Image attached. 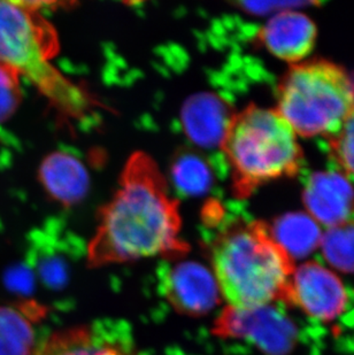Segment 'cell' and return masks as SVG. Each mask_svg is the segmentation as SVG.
<instances>
[{"label": "cell", "mask_w": 354, "mask_h": 355, "mask_svg": "<svg viewBox=\"0 0 354 355\" xmlns=\"http://www.w3.org/2000/svg\"><path fill=\"white\" fill-rule=\"evenodd\" d=\"M233 116L229 106L208 92L189 98L182 110L185 135L199 148H221Z\"/></svg>", "instance_id": "7c38bea8"}, {"label": "cell", "mask_w": 354, "mask_h": 355, "mask_svg": "<svg viewBox=\"0 0 354 355\" xmlns=\"http://www.w3.org/2000/svg\"><path fill=\"white\" fill-rule=\"evenodd\" d=\"M220 338L244 339L267 355H289L297 344V327L271 305L252 309L227 306L213 325Z\"/></svg>", "instance_id": "8992f818"}, {"label": "cell", "mask_w": 354, "mask_h": 355, "mask_svg": "<svg viewBox=\"0 0 354 355\" xmlns=\"http://www.w3.org/2000/svg\"><path fill=\"white\" fill-rule=\"evenodd\" d=\"M305 206L317 221L334 227L351 218L354 191L348 178L336 173H315L304 191Z\"/></svg>", "instance_id": "8fae6325"}, {"label": "cell", "mask_w": 354, "mask_h": 355, "mask_svg": "<svg viewBox=\"0 0 354 355\" xmlns=\"http://www.w3.org/2000/svg\"><path fill=\"white\" fill-rule=\"evenodd\" d=\"M171 173L177 190L185 196L205 195L213 184V171L210 164L194 152L183 151L177 155Z\"/></svg>", "instance_id": "2e32d148"}, {"label": "cell", "mask_w": 354, "mask_h": 355, "mask_svg": "<svg viewBox=\"0 0 354 355\" xmlns=\"http://www.w3.org/2000/svg\"><path fill=\"white\" fill-rule=\"evenodd\" d=\"M329 138V150L335 164L345 178L354 180V107L337 132Z\"/></svg>", "instance_id": "ac0fdd59"}, {"label": "cell", "mask_w": 354, "mask_h": 355, "mask_svg": "<svg viewBox=\"0 0 354 355\" xmlns=\"http://www.w3.org/2000/svg\"><path fill=\"white\" fill-rule=\"evenodd\" d=\"M320 245L329 265L339 272H354V218L330 227Z\"/></svg>", "instance_id": "e0dca14e"}, {"label": "cell", "mask_w": 354, "mask_h": 355, "mask_svg": "<svg viewBox=\"0 0 354 355\" xmlns=\"http://www.w3.org/2000/svg\"><path fill=\"white\" fill-rule=\"evenodd\" d=\"M258 38L275 57L296 62L313 50L317 27L307 15L296 10H284L261 28Z\"/></svg>", "instance_id": "30bf717a"}, {"label": "cell", "mask_w": 354, "mask_h": 355, "mask_svg": "<svg viewBox=\"0 0 354 355\" xmlns=\"http://www.w3.org/2000/svg\"><path fill=\"white\" fill-rule=\"evenodd\" d=\"M40 3L0 1V64L31 80L62 114L83 119L94 99L52 64L59 49L57 33L40 13Z\"/></svg>", "instance_id": "3957f363"}, {"label": "cell", "mask_w": 354, "mask_h": 355, "mask_svg": "<svg viewBox=\"0 0 354 355\" xmlns=\"http://www.w3.org/2000/svg\"><path fill=\"white\" fill-rule=\"evenodd\" d=\"M159 288L168 304L183 315H206L220 302L213 272L196 261H168L159 272Z\"/></svg>", "instance_id": "52a82bcc"}, {"label": "cell", "mask_w": 354, "mask_h": 355, "mask_svg": "<svg viewBox=\"0 0 354 355\" xmlns=\"http://www.w3.org/2000/svg\"><path fill=\"white\" fill-rule=\"evenodd\" d=\"M271 236L291 258H304L321 244L320 228L314 220L303 213L283 215L275 222Z\"/></svg>", "instance_id": "9a60e30c"}, {"label": "cell", "mask_w": 354, "mask_h": 355, "mask_svg": "<svg viewBox=\"0 0 354 355\" xmlns=\"http://www.w3.org/2000/svg\"><path fill=\"white\" fill-rule=\"evenodd\" d=\"M36 355H133V342L124 324L104 322L56 332Z\"/></svg>", "instance_id": "9c48e42d"}, {"label": "cell", "mask_w": 354, "mask_h": 355, "mask_svg": "<svg viewBox=\"0 0 354 355\" xmlns=\"http://www.w3.org/2000/svg\"><path fill=\"white\" fill-rule=\"evenodd\" d=\"M353 107L354 82L330 61L294 64L278 87V112L303 137H330Z\"/></svg>", "instance_id": "5b68a950"}, {"label": "cell", "mask_w": 354, "mask_h": 355, "mask_svg": "<svg viewBox=\"0 0 354 355\" xmlns=\"http://www.w3.org/2000/svg\"><path fill=\"white\" fill-rule=\"evenodd\" d=\"M43 315L35 304L0 306V355H36L43 342L34 323Z\"/></svg>", "instance_id": "5bb4252c"}, {"label": "cell", "mask_w": 354, "mask_h": 355, "mask_svg": "<svg viewBox=\"0 0 354 355\" xmlns=\"http://www.w3.org/2000/svg\"><path fill=\"white\" fill-rule=\"evenodd\" d=\"M320 3L313 1H245L238 3V6L248 13L264 14L273 13V12H284V10H292L298 7L315 6Z\"/></svg>", "instance_id": "ffe728a7"}, {"label": "cell", "mask_w": 354, "mask_h": 355, "mask_svg": "<svg viewBox=\"0 0 354 355\" xmlns=\"http://www.w3.org/2000/svg\"><path fill=\"white\" fill-rule=\"evenodd\" d=\"M20 101V75L0 64V122H5L15 113Z\"/></svg>", "instance_id": "d6986e66"}, {"label": "cell", "mask_w": 354, "mask_h": 355, "mask_svg": "<svg viewBox=\"0 0 354 355\" xmlns=\"http://www.w3.org/2000/svg\"><path fill=\"white\" fill-rule=\"evenodd\" d=\"M178 205L153 159L137 152L121 175L112 200L101 211L87 246L91 267L161 255L180 258L189 246L180 237Z\"/></svg>", "instance_id": "6da1fadb"}, {"label": "cell", "mask_w": 354, "mask_h": 355, "mask_svg": "<svg viewBox=\"0 0 354 355\" xmlns=\"http://www.w3.org/2000/svg\"><path fill=\"white\" fill-rule=\"evenodd\" d=\"M40 181L47 193L65 206L83 200L90 187L83 162L66 152H54L44 159L40 167Z\"/></svg>", "instance_id": "4fadbf2b"}, {"label": "cell", "mask_w": 354, "mask_h": 355, "mask_svg": "<svg viewBox=\"0 0 354 355\" xmlns=\"http://www.w3.org/2000/svg\"><path fill=\"white\" fill-rule=\"evenodd\" d=\"M290 305L307 315L329 322L341 315L348 305V292L335 272L317 262L294 269L291 279Z\"/></svg>", "instance_id": "ba28073f"}, {"label": "cell", "mask_w": 354, "mask_h": 355, "mask_svg": "<svg viewBox=\"0 0 354 355\" xmlns=\"http://www.w3.org/2000/svg\"><path fill=\"white\" fill-rule=\"evenodd\" d=\"M211 253L213 274L228 306L290 305L294 260L264 222H233L217 234Z\"/></svg>", "instance_id": "7a4b0ae2"}, {"label": "cell", "mask_w": 354, "mask_h": 355, "mask_svg": "<svg viewBox=\"0 0 354 355\" xmlns=\"http://www.w3.org/2000/svg\"><path fill=\"white\" fill-rule=\"evenodd\" d=\"M221 148L238 198H248L267 182L294 176L303 162L290 123L278 111L255 105L234 114Z\"/></svg>", "instance_id": "277c9868"}]
</instances>
